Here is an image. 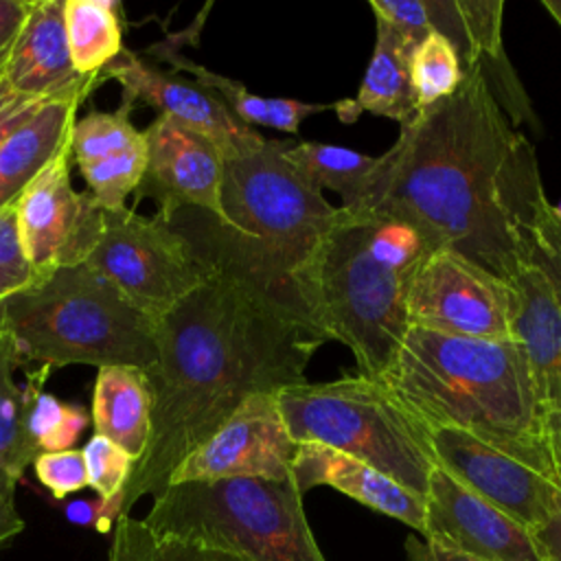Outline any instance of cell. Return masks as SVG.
<instances>
[{"label": "cell", "mask_w": 561, "mask_h": 561, "mask_svg": "<svg viewBox=\"0 0 561 561\" xmlns=\"http://www.w3.org/2000/svg\"><path fill=\"white\" fill-rule=\"evenodd\" d=\"M550 206H552V215L561 221V199L557 204H550Z\"/></svg>", "instance_id": "cell-43"}, {"label": "cell", "mask_w": 561, "mask_h": 561, "mask_svg": "<svg viewBox=\"0 0 561 561\" xmlns=\"http://www.w3.org/2000/svg\"><path fill=\"white\" fill-rule=\"evenodd\" d=\"M375 48L359 90L355 99L337 101L335 112L342 123H353L359 112H370L397 121L401 127L410 125L419 116L416 94L410 79L412 50L419 39L383 20H375Z\"/></svg>", "instance_id": "cell-21"}, {"label": "cell", "mask_w": 561, "mask_h": 561, "mask_svg": "<svg viewBox=\"0 0 561 561\" xmlns=\"http://www.w3.org/2000/svg\"><path fill=\"white\" fill-rule=\"evenodd\" d=\"M296 443L344 451L425 497L436 467L427 427L379 379L342 375L324 383H298L276 392Z\"/></svg>", "instance_id": "cell-7"}, {"label": "cell", "mask_w": 561, "mask_h": 561, "mask_svg": "<svg viewBox=\"0 0 561 561\" xmlns=\"http://www.w3.org/2000/svg\"><path fill=\"white\" fill-rule=\"evenodd\" d=\"M511 285L515 294L513 340L526 353L543 408L561 414V309L546 278L533 265H522Z\"/></svg>", "instance_id": "cell-20"}, {"label": "cell", "mask_w": 561, "mask_h": 561, "mask_svg": "<svg viewBox=\"0 0 561 561\" xmlns=\"http://www.w3.org/2000/svg\"><path fill=\"white\" fill-rule=\"evenodd\" d=\"M153 388L145 370L134 366L99 368L92 392L94 434L110 438L136 462L151 436Z\"/></svg>", "instance_id": "cell-22"}, {"label": "cell", "mask_w": 561, "mask_h": 561, "mask_svg": "<svg viewBox=\"0 0 561 561\" xmlns=\"http://www.w3.org/2000/svg\"><path fill=\"white\" fill-rule=\"evenodd\" d=\"M37 480L50 491L55 500H64L88 486V471L81 449L44 451L33 460Z\"/></svg>", "instance_id": "cell-35"}, {"label": "cell", "mask_w": 561, "mask_h": 561, "mask_svg": "<svg viewBox=\"0 0 561 561\" xmlns=\"http://www.w3.org/2000/svg\"><path fill=\"white\" fill-rule=\"evenodd\" d=\"M434 462L462 486L537 533L561 504V484L495 445L454 427H432Z\"/></svg>", "instance_id": "cell-12"}, {"label": "cell", "mask_w": 561, "mask_h": 561, "mask_svg": "<svg viewBox=\"0 0 561 561\" xmlns=\"http://www.w3.org/2000/svg\"><path fill=\"white\" fill-rule=\"evenodd\" d=\"M410 79L419 112L449 99L465 81V70L456 48L436 31H430L412 50Z\"/></svg>", "instance_id": "cell-29"}, {"label": "cell", "mask_w": 561, "mask_h": 561, "mask_svg": "<svg viewBox=\"0 0 561 561\" xmlns=\"http://www.w3.org/2000/svg\"><path fill=\"white\" fill-rule=\"evenodd\" d=\"M153 55L162 61L171 64L175 70L188 72L197 85L206 88L208 92L217 94L226 107L248 127H270L285 134H298L300 123L318 112H327L337 107L335 103H307L298 99H283V96H261L250 92L241 81H234L230 77L217 75L208 70L206 66L184 57L180 50L169 48L164 44L153 46Z\"/></svg>", "instance_id": "cell-23"}, {"label": "cell", "mask_w": 561, "mask_h": 561, "mask_svg": "<svg viewBox=\"0 0 561 561\" xmlns=\"http://www.w3.org/2000/svg\"><path fill=\"white\" fill-rule=\"evenodd\" d=\"M291 482L302 495L313 486H331L355 502L394 517L425 535V497L401 486L375 467L318 443H298Z\"/></svg>", "instance_id": "cell-17"}, {"label": "cell", "mask_w": 561, "mask_h": 561, "mask_svg": "<svg viewBox=\"0 0 561 561\" xmlns=\"http://www.w3.org/2000/svg\"><path fill=\"white\" fill-rule=\"evenodd\" d=\"M147 142V167L138 197L151 195L160 219L182 208H197L224 221L221 180L224 156L202 134L158 114L142 131Z\"/></svg>", "instance_id": "cell-16"}, {"label": "cell", "mask_w": 561, "mask_h": 561, "mask_svg": "<svg viewBox=\"0 0 561 561\" xmlns=\"http://www.w3.org/2000/svg\"><path fill=\"white\" fill-rule=\"evenodd\" d=\"M548 430H550V440H552V451L554 458L561 467V414L559 412H548Z\"/></svg>", "instance_id": "cell-41"}, {"label": "cell", "mask_w": 561, "mask_h": 561, "mask_svg": "<svg viewBox=\"0 0 561 561\" xmlns=\"http://www.w3.org/2000/svg\"><path fill=\"white\" fill-rule=\"evenodd\" d=\"M379 381L427 430L469 432L561 484L548 410L517 340H473L408 327Z\"/></svg>", "instance_id": "cell-4"}, {"label": "cell", "mask_w": 561, "mask_h": 561, "mask_svg": "<svg viewBox=\"0 0 561 561\" xmlns=\"http://www.w3.org/2000/svg\"><path fill=\"white\" fill-rule=\"evenodd\" d=\"M543 9L557 20V24L561 26V0H543Z\"/></svg>", "instance_id": "cell-42"}, {"label": "cell", "mask_w": 561, "mask_h": 561, "mask_svg": "<svg viewBox=\"0 0 561 561\" xmlns=\"http://www.w3.org/2000/svg\"><path fill=\"white\" fill-rule=\"evenodd\" d=\"M145 167H147V142L142 140L127 151L79 167V171L85 184L90 186L96 204L105 210H114V208H123L127 195L140 186Z\"/></svg>", "instance_id": "cell-32"}, {"label": "cell", "mask_w": 561, "mask_h": 561, "mask_svg": "<svg viewBox=\"0 0 561 561\" xmlns=\"http://www.w3.org/2000/svg\"><path fill=\"white\" fill-rule=\"evenodd\" d=\"M46 373L48 368H42L39 377L26 383V434L39 454L72 449L75 440L88 425V412L83 408L64 403L55 394L42 390Z\"/></svg>", "instance_id": "cell-28"}, {"label": "cell", "mask_w": 561, "mask_h": 561, "mask_svg": "<svg viewBox=\"0 0 561 561\" xmlns=\"http://www.w3.org/2000/svg\"><path fill=\"white\" fill-rule=\"evenodd\" d=\"M81 451L88 471V486L99 495V506L94 515L96 530L110 533L116 524L118 497L131 478L136 460L110 438L99 434H94Z\"/></svg>", "instance_id": "cell-30"}, {"label": "cell", "mask_w": 561, "mask_h": 561, "mask_svg": "<svg viewBox=\"0 0 561 561\" xmlns=\"http://www.w3.org/2000/svg\"><path fill=\"white\" fill-rule=\"evenodd\" d=\"M131 105L123 103L116 112H90L75 121L70 156L79 167L127 151L145 140V134L129 121Z\"/></svg>", "instance_id": "cell-31"}, {"label": "cell", "mask_w": 561, "mask_h": 561, "mask_svg": "<svg viewBox=\"0 0 561 561\" xmlns=\"http://www.w3.org/2000/svg\"><path fill=\"white\" fill-rule=\"evenodd\" d=\"M42 280L46 278L35 272L24 254L15 208L0 210V309L9 298L39 285Z\"/></svg>", "instance_id": "cell-34"}, {"label": "cell", "mask_w": 561, "mask_h": 561, "mask_svg": "<svg viewBox=\"0 0 561 561\" xmlns=\"http://www.w3.org/2000/svg\"><path fill=\"white\" fill-rule=\"evenodd\" d=\"M296 449L276 392H256L180 462L169 484L228 478L285 482L291 480Z\"/></svg>", "instance_id": "cell-11"}, {"label": "cell", "mask_w": 561, "mask_h": 561, "mask_svg": "<svg viewBox=\"0 0 561 561\" xmlns=\"http://www.w3.org/2000/svg\"><path fill=\"white\" fill-rule=\"evenodd\" d=\"M142 522L156 533L234 550L252 561H327L291 480L169 484Z\"/></svg>", "instance_id": "cell-8"}, {"label": "cell", "mask_w": 561, "mask_h": 561, "mask_svg": "<svg viewBox=\"0 0 561 561\" xmlns=\"http://www.w3.org/2000/svg\"><path fill=\"white\" fill-rule=\"evenodd\" d=\"M482 561H546L535 533L462 486L438 465L425 493V535Z\"/></svg>", "instance_id": "cell-15"}, {"label": "cell", "mask_w": 561, "mask_h": 561, "mask_svg": "<svg viewBox=\"0 0 561 561\" xmlns=\"http://www.w3.org/2000/svg\"><path fill=\"white\" fill-rule=\"evenodd\" d=\"M327 340L241 283L213 276L156 322L151 436L125 484L116 519L169 486L180 462L256 392L305 383Z\"/></svg>", "instance_id": "cell-2"}, {"label": "cell", "mask_w": 561, "mask_h": 561, "mask_svg": "<svg viewBox=\"0 0 561 561\" xmlns=\"http://www.w3.org/2000/svg\"><path fill=\"white\" fill-rule=\"evenodd\" d=\"M53 99H33L15 92L0 75V145L4 138L26 123L35 112H39Z\"/></svg>", "instance_id": "cell-36"}, {"label": "cell", "mask_w": 561, "mask_h": 561, "mask_svg": "<svg viewBox=\"0 0 561 561\" xmlns=\"http://www.w3.org/2000/svg\"><path fill=\"white\" fill-rule=\"evenodd\" d=\"M447 248L423 226L340 206L302 274L316 329L355 357L357 373L381 379L408 331V285L419 265Z\"/></svg>", "instance_id": "cell-5"}, {"label": "cell", "mask_w": 561, "mask_h": 561, "mask_svg": "<svg viewBox=\"0 0 561 561\" xmlns=\"http://www.w3.org/2000/svg\"><path fill=\"white\" fill-rule=\"evenodd\" d=\"M85 263L153 322L213 276L171 224L127 206L103 208V230Z\"/></svg>", "instance_id": "cell-9"}, {"label": "cell", "mask_w": 561, "mask_h": 561, "mask_svg": "<svg viewBox=\"0 0 561 561\" xmlns=\"http://www.w3.org/2000/svg\"><path fill=\"white\" fill-rule=\"evenodd\" d=\"M0 331L11 337L18 366H134L151 373L158 362L156 322L88 263L57 270L9 298L0 309Z\"/></svg>", "instance_id": "cell-6"}, {"label": "cell", "mask_w": 561, "mask_h": 561, "mask_svg": "<svg viewBox=\"0 0 561 561\" xmlns=\"http://www.w3.org/2000/svg\"><path fill=\"white\" fill-rule=\"evenodd\" d=\"M285 147L287 140L267 138L261 149L224 160V221L182 208L167 224L213 272L316 329L302 274L340 208L287 162Z\"/></svg>", "instance_id": "cell-3"}, {"label": "cell", "mask_w": 561, "mask_h": 561, "mask_svg": "<svg viewBox=\"0 0 561 561\" xmlns=\"http://www.w3.org/2000/svg\"><path fill=\"white\" fill-rule=\"evenodd\" d=\"M548 202L533 142L473 68L456 94L399 129L355 208L410 219L504 280L524 263V230Z\"/></svg>", "instance_id": "cell-1"}, {"label": "cell", "mask_w": 561, "mask_h": 561, "mask_svg": "<svg viewBox=\"0 0 561 561\" xmlns=\"http://www.w3.org/2000/svg\"><path fill=\"white\" fill-rule=\"evenodd\" d=\"M90 92L48 101L0 145V210L15 208L24 191L61 156L70 153L77 110Z\"/></svg>", "instance_id": "cell-19"}, {"label": "cell", "mask_w": 561, "mask_h": 561, "mask_svg": "<svg viewBox=\"0 0 561 561\" xmlns=\"http://www.w3.org/2000/svg\"><path fill=\"white\" fill-rule=\"evenodd\" d=\"M24 530V519L15 506V495L0 493V548Z\"/></svg>", "instance_id": "cell-39"}, {"label": "cell", "mask_w": 561, "mask_h": 561, "mask_svg": "<svg viewBox=\"0 0 561 561\" xmlns=\"http://www.w3.org/2000/svg\"><path fill=\"white\" fill-rule=\"evenodd\" d=\"M33 0H0V75L28 20Z\"/></svg>", "instance_id": "cell-37"}, {"label": "cell", "mask_w": 561, "mask_h": 561, "mask_svg": "<svg viewBox=\"0 0 561 561\" xmlns=\"http://www.w3.org/2000/svg\"><path fill=\"white\" fill-rule=\"evenodd\" d=\"M112 530L107 561H252L234 550L156 533L142 517L123 515Z\"/></svg>", "instance_id": "cell-27"}, {"label": "cell", "mask_w": 561, "mask_h": 561, "mask_svg": "<svg viewBox=\"0 0 561 561\" xmlns=\"http://www.w3.org/2000/svg\"><path fill=\"white\" fill-rule=\"evenodd\" d=\"M405 552L410 561H482L465 552L451 550L447 546H440L432 539H419L412 535L405 539Z\"/></svg>", "instance_id": "cell-38"}, {"label": "cell", "mask_w": 561, "mask_h": 561, "mask_svg": "<svg viewBox=\"0 0 561 561\" xmlns=\"http://www.w3.org/2000/svg\"><path fill=\"white\" fill-rule=\"evenodd\" d=\"M2 77L15 92L33 99L92 92L101 81V77H81L72 68L64 31V0H33Z\"/></svg>", "instance_id": "cell-18"}, {"label": "cell", "mask_w": 561, "mask_h": 561, "mask_svg": "<svg viewBox=\"0 0 561 561\" xmlns=\"http://www.w3.org/2000/svg\"><path fill=\"white\" fill-rule=\"evenodd\" d=\"M539 539L546 561H561V504L557 513L535 533Z\"/></svg>", "instance_id": "cell-40"}, {"label": "cell", "mask_w": 561, "mask_h": 561, "mask_svg": "<svg viewBox=\"0 0 561 561\" xmlns=\"http://www.w3.org/2000/svg\"><path fill=\"white\" fill-rule=\"evenodd\" d=\"M15 368L13 342L0 331V493L7 495H15L24 469L39 456L26 434L28 390L18 386Z\"/></svg>", "instance_id": "cell-26"}, {"label": "cell", "mask_w": 561, "mask_h": 561, "mask_svg": "<svg viewBox=\"0 0 561 561\" xmlns=\"http://www.w3.org/2000/svg\"><path fill=\"white\" fill-rule=\"evenodd\" d=\"M70 158L53 162L15 206L24 254L44 278L85 263L103 230V208L70 182Z\"/></svg>", "instance_id": "cell-13"}, {"label": "cell", "mask_w": 561, "mask_h": 561, "mask_svg": "<svg viewBox=\"0 0 561 561\" xmlns=\"http://www.w3.org/2000/svg\"><path fill=\"white\" fill-rule=\"evenodd\" d=\"M287 162L318 191L342 195V208H355L375 175L377 156L327 142H287Z\"/></svg>", "instance_id": "cell-24"}, {"label": "cell", "mask_w": 561, "mask_h": 561, "mask_svg": "<svg viewBox=\"0 0 561 561\" xmlns=\"http://www.w3.org/2000/svg\"><path fill=\"white\" fill-rule=\"evenodd\" d=\"M524 263L533 265L548 283L561 309V221L546 202L524 230Z\"/></svg>", "instance_id": "cell-33"}, {"label": "cell", "mask_w": 561, "mask_h": 561, "mask_svg": "<svg viewBox=\"0 0 561 561\" xmlns=\"http://www.w3.org/2000/svg\"><path fill=\"white\" fill-rule=\"evenodd\" d=\"M116 4L107 0H64V31L72 68L81 77H101L123 53Z\"/></svg>", "instance_id": "cell-25"}, {"label": "cell", "mask_w": 561, "mask_h": 561, "mask_svg": "<svg viewBox=\"0 0 561 561\" xmlns=\"http://www.w3.org/2000/svg\"><path fill=\"white\" fill-rule=\"evenodd\" d=\"M103 79L121 83L125 103L142 101L158 110V114L208 138L224 160L252 153L267 140L256 129L243 125L217 94L149 66L127 48L103 70Z\"/></svg>", "instance_id": "cell-14"}, {"label": "cell", "mask_w": 561, "mask_h": 561, "mask_svg": "<svg viewBox=\"0 0 561 561\" xmlns=\"http://www.w3.org/2000/svg\"><path fill=\"white\" fill-rule=\"evenodd\" d=\"M513 285L451 248L432 252L408 285V324L443 335L513 340Z\"/></svg>", "instance_id": "cell-10"}]
</instances>
